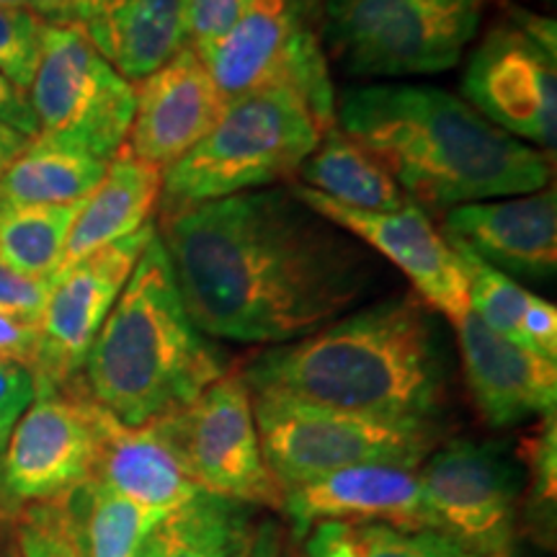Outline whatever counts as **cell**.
I'll return each instance as SVG.
<instances>
[{
  "label": "cell",
  "mask_w": 557,
  "mask_h": 557,
  "mask_svg": "<svg viewBox=\"0 0 557 557\" xmlns=\"http://www.w3.org/2000/svg\"><path fill=\"white\" fill-rule=\"evenodd\" d=\"M156 227L186 312L209 338L289 344L389 287L377 256L289 186L209 201Z\"/></svg>",
  "instance_id": "1"
},
{
  "label": "cell",
  "mask_w": 557,
  "mask_h": 557,
  "mask_svg": "<svg viewBox=\"0 0 557 557\" xmlns=\"http://www.w3.org/2000/svg\"><path fill=\"white\" fill-rule=\"evenodd\" d=\"M250 393L380 418L436 421L449 400L438 315L413 292L377 297L240 369Z\"/></svg>",
  "instance_id": "2"
},
{
  "label": "cell",
  "mask_w": 557,
  "mask_h": 557,
  "mask_svg": "<svg viewBox=\"0 0 557 557\" xmlns=\"http://www.w3.org/2000/svg\"><path fill=\"white\" fill-rule=\"evenodd\" d=\"M333 124L372 152L423 212L444 214L553 184V158L436 86L367 83L336 90Z\"/></svg>",
  "instance_id": "3"
},
{
  "label": "cell",
  "mask_w": 557,
  "mask_h": 557,
  "mask_svg": "<svg viewBox=\"0 0 557 557\" xmlns=\"http://www.w3.org/2000/svg\"><path fill=\"white\" fill-rule=\"evenodd\" d=\"M222 374L225 357L186 312L156 227L88 348L81 385L122 426H145L178 413Z\"/></svg>",
  "instance_id": "4"
},
{
  "label": "cell",
  "mask_w": 557,
  "mask_h": 557,
  "mask_svg": "<svg viewBox=\"0 0 557 557\" xmlns=\"http://www.w3.org/2000/svg\"><path fill=\"white\" fill-rule=\"evenodd\" d=\"M329 127L333 122L287 86L250 90L227 101L214 127L163 171L158 222L295 178Z\"/></svg>",
  "instance_id": "5"
},
{
  "label": "cell",
  "mask_w": 557,
  "mask_h": 557,
  "mask_svg": "<svg viewBox=\"0 0 557 557\" xmlns=\"http://www.w3.org/2000/svg\"><path fill=\"white\" fill-rule=\"evenodd\" d=\"M493 0H320V39L348 78L395 81L457 67Z\"/></svg>",
  "instance_id": "6"
},
{
  "label": "cell",
  "mask_w": 557,
  "mask_h": 557,
  "mask_svg": "<svg viewBox=\"0 0 557 557\" xmlns=\"http://www.w3.org/2000/svg\"><path fill=\"white\" fill-rule=\"evenodd\" d=\"M250 395L263 459L282 493L357 465L418 470L444 436L438 421L380 418L282 395Z\"/></svg>",
  "instance_id": "7"
},
{
  "label": "cell",
  "mask_w": 557,
  "mask_h": 557,
  "mask_svg": "<svg viewBox=\"0 0 557 557\" xmlns=\"http://www.w3.org/2000/svg\"><path fill=\"white\" fill-rule=\"evenodd\" d=\"M39 143L114 160L135 116V83L96 50L75 21H50L29 86Z\"/></svg>",
  "instance_id": "8"
},
{
  "label": "cell",
  "mask_w": 557,
  "mask_h": 557,
  "mask_svg": "<svg viewBox=\"0 0 557 557\" xmlns=\"http://www.w3.org/2000/svg\"><path fill=\"white\" fill-rule=\"evenodd\" d=\"M194 50L225 103L287 86L333 122L336 86L320 39V0H248L222 37Z\"/></svg>",
  "instance_id": "9"
},
{
  "label": "cell",
  "mask_w": 557,
  "mask_h": 557,
  "mask_svg": "<svg viewBox=\"0 0 557 557\" xmlns=\"http://www.w3.org/2000/svg\"><path fill=\"white\" fill-rule=\"evenodd\" d=\"M418 478L436 534L475 557H511L524 478L504 444H438Z\"/></svg>",
  "instance_id": "10"
},
{
  "label": "cell",
  "mask_w": 557,
  "mask_h": 557,
  "mask_svg": "<svg viewBox=\"0 0 557 557\" xmlns=\"http://www.w3.org/2000/svg\"><path fill=\"white\" fill-rule=\"evenodd\" d=\"M205 493L246 506L282 508L253 416V395L240 372L222 374L178 413L152 421Z\"/></svg>",
  "instance_id": "11"
},
{
  "label": "cell",
  "mask_w": 557,
  "mask_h": 557,
  "mask_svg": "<svg viewBox=\"0 0 557 557\" xmlns=\"http://www.w3.org/2000/svg\"><path fill=\"white\" fill-rule=\"evenodd\" d=\"M103 410L81 377L65 387H37V398L0 455V491L9 508L65 498L94 475Z\"/></svg>",
  "instance_id": "12"
},
{
  "label": "cell",
  "mask_w": 557,
  "mask_h": 557,
  "mask_svg": "<svg viewBox=\"0 0 557 557\" xmlns=\"http://www.w3.org/2000/svg\"><path fill=\"white\" fill-rule=\"evenodd\" d=\"M478 114L547 158L557 145V58L500 18L480 37L462 75Z\"/></svg>",
  "instance_id": "13"
},
{
  "label": "cell",
  "mask_w": 557,
  "mask_h": 557,
  "mask_svg": "<svg viewBox=\"0 0 557 557\" xmlns=\"http://www.w3.org/2000/svg\"><path fill=\"white\" fill-rule=\"evenodd\" d=\"M152 235L156 222L52 276L39 320L37 361L32 367L37 387H65L81 377L90 344Z\"/></svg>",
  "instance_id": "14"
},
{
  "label": "cell",
  "mask_w": 557,
  "mask_h": 557,
  "mask_svg": "<svg viewBox=\"0 0 557 557\" xmlns=\"http://www.w3.org/2000/svg\"><path fill=\"white\" fill-rule=\"evenodd\" d=\"M289 189L333 225L364 243L377 259H385L389 267L398 269L413 287L410 292L438 318H447L455 325L468 315L470 299L462 263L442 230L421 207L410 205L398 212H367V209L338 205L302 184H292Z\"/></svg>",
  "instance_id": "15"
},
{
  "label": "cell",
  "mask_w": 557,
  "mask_h": 557,
  "mask_svg": "<svg viewBox=\"0 0 557 557\" xmlns=\"http://www.w3.org/2000/svg\"><path fill=\"white\" fill-rule=\"evenodd\" d=\"M225 111V99L191 45L135 83V116L124 156L165 171L186 156Z\"/></svg>",
  "instance_id": "16"
},
{
  "label": "cell",
  "mask_w": 557,
  "mask_h": 557,
  "mask_svg": "<svg viewBox=\"0 0 557 557\" xmlns=\"http://www.w3.org/2000/svg\"><path fill=\"white\" fill-rule=\"evenodd\" d=\"M442 235L459 243L500 274L534 284L557 274L555 184L532 194L459 205L444 212Z\"/></svg>",
  "instance_id": "17"
},
{
  "label": "cell",
  "mask_w": 557,
  "mask_h": 557,
  "mask_svg": "<svg viewBox=\"0 0 557 557\" xmlns=\"http://www.w3.org/2000/svg\"><path fill=\"white\" fill-rule=\"evenodd\" d=\"M451 329L468 389L483 421L493 429H511L534 416H555V361L487 329L472 310Z\"/></svg>",
  "instance_id": "18"
},
{
  "label": "cell",
  "mask_w": 557,
  "mask_h": 557,
  "mask_svg": "<svg viewBox=\"0 0 557 557\" xmlns=\"http://www.w3.org/2000/svg\"><path fill=\"white\" fill-rule=\"evenodd\" d=\"M282 508L297 534L320 521H374L434 532L418 470L398 465H357L295 485L282 493Z\"/></svg>",
  "instance_id": "19"
},
{
  "label": "cell",
  "mask_w": 557,
  "mask_h": 557,
  "mask_svg": "<svg viewBox=\"0 0 557 557\" xmlns=\"http://www.w3.org/2000/svg\"><path fill=\"white\" fill-rule=\"evenodd\" d=\"M70 21L129 83L148 78L189 45L186 0H75Z\"/></svg>",
  "instance_id": "20"
},
{
  "label": "cell",
  "mask_w": 557,
  "mask_h": 557,
  "mask_svg": "<svg viewBox=\"0 0 557 557\" xmlns=\"http://www.w3.org/2000/svg\"><path fill=\"white\" fill-rule=\"evenodd\" d=\"M90 480L163 513L178 511L201 493L156 423L122 426L109 413L101 416L99 455Z\"/></svg>",
  "instance_id": "21"
},
{
  "label": "cell",
  "mask_w": 557,
  "mask_h": 557,
  "mask_svg": "<svg viewBox=\"0 0 557 557\" xmlns=\"http://www.w3.org/2000/svg\"><path fill=\"white\" fill-rule=\"evenodd\" d=\"M160 189L163 171L120 152L109 163L101 184L83 201L62 250L60 271L152 225Z\"/></svg>",
  "instance_id": "22"
},
{
  "label": "cell",
  "mask_w": 557,
  "mask_h": 557,
  "mask_svg": "<svg viewBox=\"0 0 557 557\" xmlns=\"http://www.w3.org/2000/svg\"><path fill=\"white\" fill-rule=\"evenodd\" d=\"M295 176L299 178L297 184L351 209L398 212L413 205L377 158L344 135L336 124L323 132Z\"/></svg>",
  "instance_id": "23"
},
{
  "label": "cell",
  "mask_w": 557,
  "mask_h": 557,
  "mask_svg": "<svg viewBox=\"0 0 557 557\" xmlns=\"http://www.w3.org/2000/svg\"><path fill=\"white\" fill-rule=\"evenodd\" d=\"M109 163L32 139L29 148L0 171V209L86 201L107 176Z\"/></svg>",
  "instance_id": "24"
},
{
  "label": "cell",
  "mask_w": 557,
  "mask_h": 557,
  "mask_svg": "<svg viewBox=\"0 0 557 557\" xmlns=\"http://www.w3.org/2000/svg\"><path fill=\"white\" fill-rule=\"evenodd\" d=\"M83 557H132L171 513L139 506L99 480H86L65 496Z\"/></svg>",
  "instance_id": "25"
},
{
  "label": "cell",
  "mask_w": 557,
  "mask_h": 557,
  "mask_svg": "<svg viewBox=\"0 0 557 557\" xmlns=\"http://www.w3.org/2000/svg\"><path fill=\"white\" fill-rule=\"evenodd\" d=\"M246 504L201 491L158 527L163 557H246L259 524Z\"/></svg>",
  "instance_id": "26"
},
{
  "label": "cell",
  "mask_w": 557,
  "mask_h": 557,
  "mask_svg": "<svg viewBox=\"0 0 557 557\" xmlns=\"http://www.w3.org/2000/svg\"><path fill=\"white\" fill-rule=\"evenodd\" d=\"M81 207L83 201L0 209V263L18 274L52 282Z\"/></svg>",
  "instance_id": "27"
},
{
  "label": "cell",
  "mask_w": 557,
  "mask_h": 557,
  "mask_svg": "<svg viewBox=\"0 0 557 557\" xmlns=\"http://www.w3.org/2000/svg\"><path fill=\"white\" fill-rule=\"evenodd\" d=\"M305 557H475L436 532L374 521H320L308 532Z\"/></svg>",
  "instance_id": "28"
},
{
  "label": "cell",
  "mask_w": 557,
  "mask_h": 557,
  "mask_svg": "<svg viewBox=\"0 0 557 557\" xmlns=\"http://www.w3.org/2000/svg\"><path fill=\"white\" fill-rule=\"evenodd\" d=\"M459 263H462L465 278H468V299L470 310L483 320L487 329H493L500 336H506L513 344H521V318L532 299L534 292L521 287L511 276L500 274L498 269L487 267L480 261L472 250H468L459 243H451Z\"/></svg>",
  "instance_id": "29"
},
{
  "label": "cell",
  "mask_w": 557,
  "mask_h": 557,
  "mask_svg": "<svg viewBox=\"0 0 557 557\" xmlns=\"http://www.w3.org/2000/svg\"><path fill=\"white\" fill-rule=\"evenodd\" d=\"M50 21L37 13L0 3V73L29 94Z\"/></svg>",
  "instance_id": "30"
},
{
  "label": "cell",
  "mask_w": 557,
  "mask_h": 557,
  "mask_svg": "<svg viewBox=\"0 0 557 557\" xmlns=\"http://www.w3.org/2000/svg\"><path fill=\"white\" fill-rule=\"evenodd\" d=\"M13 537L21 557H83L65 498L24 506Z\"/></svg>",
  "instance_id": "31"
},
{
  "label": "cell",
  "mask_w": 557,
  "mask_h": 557,
  "mask_svg": "<svg viewBox=\"0 0 557 557\" xmlns=\"http://www.w3.org/2000/svg\"><path fill=\"white\" fill-rule=\"evenodd\" d=\"M34 398H37V380L32 369L18 361L0 359V455Z\"/></svg>",
  "instance_id": "32"
},
{
  "label": "cell",
  "mask_w": 557,
  "mask_h": 557,
  "mask_svg": "<svg viewBox=\"0 0 557 557\" xmlns=\"http://www.w3.org/2000/svg\"><path fill=\"white\" fill-rule=\"evenodd\" d=\"M50 278L18 274V271L0 263V312L9 318L24 320V323L39 325L47 297H50Z\"/></svg>",
  "instance_id": "33"
},
{
  "label": "cell",
  "mask_w": 557,
  "mask_h": 557,
  "mask_svg": "<svg viewBox=\"0 0 557 557\" xmlns=\"http://www.w3.org/2000/svg\"><path fill=\"white\" fill-rule=\"evenodd\" d=\"M529 468H532V506L553 511L557 480V434L555 416H547L540 434L529 444Z\"/></svg>",
  "instance_id": "34"
},
{
  "label": "cell",
  "mask_w": 557,
  "mask_h": 557,
  "mask_svg": "<svg viewBox=\"0 0 557 557\" xmlns=\"http://www.w3.org/2000/svg\"><path fill=\"white\" fill-rule=\"evenodd\" d=\"M248 0H186V39L201 47L222 37Z\"/></svg>",
  "instance_id": "35"
},
{
  "label": "cell",
  "mask_w": 557,
  "mask_h": 557,
  "mask_svg": "<svg viewBox=\"0 0 557 557\" xmlns=\"http://www.w3.org/2000/svg\"><path fill=\"white\" fill-rule=\"evenodd\" d=\"M521 344L549 361L557 359V308L540 295H532L521 318Z\"/></svg>",
  "instance_id": "36"
},
{
  "label": "cell",
  "mask_w": 557,
  "mask_h": 557,
  "mask_svg": "<svg viewBox=\"0 0 557 557\" xmlns=\"http://www.w3.org/2000/svg\"><path fill=\"white\" fill-rule=\"evenodd\" d=\"M39 348V325L9 318L0 312V359L34 367Z\"/></svg>",
  "instance_id": "37"
},
{
  "label": "cell",
  "mask_w": 557,
  "mask_h": 557,
  "mask_svg": "<svg viewBox=\"0 0 557 557\" xmlns=\"http://www.w3.org/2000/svg\"><path fill=\"white\" fill-rule=\"evenodd\" d=\"M0 124L21 132V135L29 139H37L39 135L29 94L21 90L18 86H13L3 73H0Z\"/></svg>",
  "instance_id": "38"
},
{
  "label": "cell",
  "mask_w": 557,
  "mask_h": 557,
  "mask_svg": "<svg viewBox=\"0 0 557 557\" xmlns=\"http://www.w3.org/2000/svg\"><path fill=\"white\" fill-rule=\"evenodd\" d=\"M504 18L511 21L513 26L521 34H527L529 39L534 41V45L542 47L547 54H553L557 58V26H555V18H547V16H540V13L529 11V9H521L517 3H506L504 5Z\"/></svg>",
  "instance_id": "39"
},
{
  "label": "cell",
  "mask_w": 557,
  "mask_h": 557,
  "mask_svg": "<svg viewBox=\"0 0 557 557\" xmlns=\"http://www.w3.org/2000/svg\"><path fill=\"white\" fill-rule=\"evenodd\" d=\"M3 5L24 9L41 16L45 21H70L75 0H0Z\"/></svg>",
  "instance_id": "40"
},
{
  "label": "cell",
  "mask_w": 557,
  "mask_h": 557,
  "mask_svg": "<svg viewBox=\"0 0 557 557\" xmlns=\"http://www.w3.org/2000/svg\"><path fill=\"white\" fill-rule=\"evenodd\" d=\"M246 557H282V534L274 521H261Z\"/></svg>",
  "instance_id": "41"
},
{
  "label": "cell",
  "mask_w": 557,
  "mask_h": 557,
  "mask_svg": "<svg viewBox=\"0 0 557 557\" xmlns=\"http://www.w3.org/2000/svg\"><path fill=\"white\" fill-rule=\"evenodd\" d=\"M29 143H32L29 137H24L16 129L5 127V124H0V171H3L11 160H16L26 148H29Z\"/></svg>",
  "instance_id": "42"
},
{
  "label": "cell",
  "mask_w": 557,
  "mask_h": 557,
  "mask_svg": "<svg viewBox=\"0 0 557 557\" xmlns=\"http://www.w3.org/2000/svg\"><path fill=\"white\" fill-rule=\"evenodd\" d=\"M132 557H163V555H160V540H158V529H156V532L150 534L148 540L143 542V545L137 547V553L132 555Z\"/></svg>",
  "instance_id": "43"
},
{
  "label": "cell",
  "mask_w": 557,
  "mask_h": 557,
  "mask_svg": "<svg viewBox=\"0 0 557 557\" xmlns=\"http://www.w3.org/2000/svg\"><path fill=\"white\" fill-rule=\"evenodd\" d=\"M0 557H21L13 532H0Z\"/></svg>",
  "instance_id": "44"
},
{
  "label": "cell",
  "mask_w": 557,
  "mask_h": 557,
  "mask_svg": "<svg viewBox=\"0 0 557 557\" xmlns=\"http://www.w3.org/2000/svg\"><path fill=\"white\" fill-rule=\"evenodd\" d=\"M0 508H9V506H5V500H3V491H0Z\"/></svg>",
  "instance_id": "45"
},
{
  "label": "cell",
  "mask_w": 557,
  "mask_h": 557,
  "mask_svg": "<svg viewBox=\"0 0 557 557\" xmlns=\"http://www.w3.org/2000/svg\"><path fill=\"white\" fill-rule=\"evenodd\" d=\"M282 557H299V555H297V553H287V555H282ZM302 557H305V555H302Z\"/></svg>",
  "instance_id": "46"
}]
</instances>
